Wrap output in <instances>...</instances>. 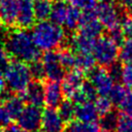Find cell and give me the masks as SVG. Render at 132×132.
<instances>
[{"mask_svg":"<svg viewBox=\"0 0 132 132\" xmlns=\"http://www.w3.org/2000/svg\"><path fill=\"white\" fill-rule=\"evenodd\" d=\"M9 57L30 64L40 58V51L35 45L32 34L28 29L16 28L10 30L4 40Z\"/></svg>","mask_w":132,"mask_h":132,"instance_id":"obj_1","label":"cell"},{"mask_svg":"<svg viewBox=\"0 0 132 132\" xmlns=\"http://www.w3.org/2000/svg\"><path fill=\"white\" fill-rule=\"evenodd\" d=\"M32 38L39 51H55L61 48L66 41V32L60 25L52 21H38L32 27Z\"/></svg>","mask_w":132,"mask_h":132,"instance_id":"obj_2","label":"cell"},{"mask_svg":"<svg viewBox=\"0 0 132 132\" xmlns=\"http://www.w3.org/2000/svg\"><path fill=\"white\" fill-rule=\"evenodd\" d=\"M5 86L10 93L21 95L32 81L29 65L19 60L9 61L4 67Z\"/></svg>","mask_w":132,"mask_h":132,"instance_id":"obj_3","label":"cell"},{"mask_svg":"<svg viewBox=\"0 0 132 132\" xmlns=\"http://www.w3.org/2000/svg\"><path fill=\"white\" fill-rule=\"evenodd\" d=\"M92 54L99 66L108 68L118 60L119 44L107 34H102L96 38Z\"/></svg>","mask_w":132,"mask_h":132,"instance_id":"obj_4","label":"cell"},{"mask_svg":"<svg viewBox=\"0 0 132 132\" xmlns=\"http://www.w3.org/2000/svg\"><path fill=\"white\" fill-rule=\"evenodd\" d=\"M94 12L107 31L120 26L121 18L114 0H101L98 2Z\"/></svg>","mask_w":132,"mask_h":132,"instance_id":"obj_5","label":"cell"},{"mask_svg":"<svg viewBox=\"0 0 132 132\" xmlns=\"http://www.w3.org/2000/svg\"><path fill=\"white\" fill-rule=\"evenodd\" d=\"M42 110L40 107L27 105L16 119L18 127L25 132H39L41 125Z\"/></svg>","mask_w":132,"mask_h":132,"instance_id":"obj_6","label":"cell"},{"mask_svg":"<svg viewBox=\"0 0 132 132\" xmlns=\"http://www.w3.org/2000/svg\"><path fill=\"white\" fill-rule=\"evenodd\" d=\"M89 80L95 87L99 96H108L112 86L114 85L107 68L95 66L89 73Z\"/></svg>","mask_w":132,"mask_h":132,"instance_id":"obj_7","label":"cell"},{"mask_svg":"<svg viewBox=\"0 0 132 132\" xmlns=\"http://www.w3.org/2000/svg\"><path fill=\"white\" fill-rule=\"evenodd\" d=\"M103 26L93 11H84L81 13L77 33L90 38H98L103 34Z\"/></svg>","mask_w":132,"mask_h":132,"instance_id":"obj_8","label":"cell"},{"mask_svg":"<svg viewBox=\"0 0 132 132\" xmlns=\"http://www.w3.org/2000/svg\"><path fill=\"white\" fill-rule=\"evenodd\" d=\"M41 62L44 67L45 77L48 80L61 81L64 78L66 74L65 68L61 65L57 52L55 51L45 52L41 57Z\"/></svg>","mask_w":132,"mask_h":132,"instance_id":"obj_9","label":"cell"},{"mask_svg":"<svg viewBox=\"0 0 132 132\" xmlns=\"http://www.w3.org/2000/svg\"><path fill=\"white\" fill-rule=\"evenodd\" d=\"M66 123L56 108L47 107L42 111L39 132H65Z\"/></svg>","mask_w":132,"mask_h":132,"instance_id":"obj_10","label":"cell"},{"mask_svg":"<svg viewBox=\"0 0 132 132\" xmlns=\"http://www.w3.org/2000/svg\"><path fill=\"white\" fill-rule=\"evenodd\" d=\"M28 105L41 107L44 104V88L40 80H33L20 95Z\"/></svg>","mask_w":132,"mask_h":132,"instance_id":"obj_11","label":"cell"},{"mask_svg":"<svg viewBox=\"0 0 132 132\" xmlns=\"http://www.w3.org/2000/svg\"><path fill=\"white\" fill-rule=\"evenodd\" d=\"M84 73L78 71L77 69H73L65 74L64 78L62 79V91L64 97L66 99H71L72 96L80 89L84 82Z\"/></svg>","mask_w":132,"mask_h":132,"instance_id":"obj_12","label":"cell"},{"mask_svg":"<svg viewBox=\"0 0 132 132\" xmlns=\"http://www.w3.org/2000/svg\"><path fill=\"white\" fill-rule=\"evenodd\" d=\"M33 2L31 0H19V11L15 24L19 28L30 29L35 24Z\"/></svg>","mask_w":132,"mask_h":132,"instance_id":"obj_13","label":"cell"},{"mask_svg":"<svg viewBox=\"0 0 132 132\" xmlns=\"http://www.w3.org/2000/svg\"><path fill=\"white\" fill-rule=\"evenodd\" d=\"M44 88V104L51 108H57L63 101V91L60 81L47 80L43 84Z\"/></svg>","mask_w":132,"mask_h":132,"instance_id":"obj_14","label":"cell"},{"mask_svg":"<svg viewBox=\"0 0 132 132\" xmlns=\"http://www.w3.org/2000/svg\"><path fill=\"white\" fill-rule=\"evenodd\" d=\"M19 11V0L0 1V20L6 26H13L16 22Z\"/></svg>","mask_w":132,"mask_h":132,"instance_id":"obj_15","label":"cell"},{"mask_svg":"<svg viewBox=\"0 0 132 132\" xmlns=\"http://www.w3.org/2000/svg\"><path fill=\"white\" fill-rule=\"evenodd\" d=\"M98 112L92 101H86L84 103L75 105V120L80 122H96L98 119Z\"/></svg>","mask_w":132,"mask_h":132,"instance_id":"obj_16","label":"cell"},{"mask_svg":"<svg viewBox=\"0 0 132 132\" xmlns=\"http://www.w3.org/2000/svg\"><path fill=\"white\" fill-rule=\"evenodd\" d=\"M95 38H90L85 35H81L79 33H76L72 36L70 40L71 48L76 54H85V53H91L93 52L94 44H95Z\"/></svg>","mask_w":132,"mask_h":132,"instance_id":"obj_17","label":"cell"},{"mask_svg":"<svg viewBox=\"0 0 132 132\" xmlns=\"http://www.w3.org/2000/svg\"><path fill=\"white\" fill-rule=\"evenodd\" d=\"M2 102L4 103L8 113L12 120H16L25 107V101L23 100V98L20 95H16V94L15 95L10 94Z\"/></svg>","mask_w":132,"mask_h":132,"instance_id":"obj_18","label":"cell"},{"mask_svg":"<svg viewBox=\"0 0 132 132\" xmlns=\"http://www.w3.org/2000/svg\"><path fill=\"white\" fill-rule=\"evenodd\" d=\"M96 66V60L91 53L85 54H76L75 55V63L74 69L82 72L84 74L89 73Z\"/></svg>","mask_w":132,"mask_h":132,"instance_id":"obj_19","label":"cell"},{"mask_svg":"<svg viewBox=\"0 0 132 132\" xmlns=\"http://www.w3.org/2000/svg\"><path fill=\"white\" fill-rule=\"evenodd\" d=\"M65 132H101L97 122L72 121L66 125Z\"/></svg>","mask_w":132,"mask_h":132,"instance_id":"obj_20","label":"cell"},{"mask_svg":"<svg viewBox=\"0 0 132 132\" xmlns=\"http://www.w3.org/2000/svg\"><path fill=\"white\" fill-rule=\"evenodd\" d=\"M53 8L52 0H34L33 10L37 21H45L50 18Z\"/></svg>","mask_w":132,"mask_h":132,"instance_id":"obj_21","label":"cell"},{"mask_svg":"<svg viewBox=\"0 0 132 132\" xmlns=\"http://www.w3.org/2000/svg\"><path fill=\"white\" fill-rule=\"evenodd\" d=\"M67 10H68V5L62 1H58L57 3L53 4L52 12L50 15L51 21L57 25L64 26L66 15H67Z\"/></svg>","mask_w":132,"mask_h":132,"instance_id":"obj_22","label":"cell"},{"mask_svg":"<svg viewBox=\"0 0 132 132\" xmlns=\"http://www.w3.org/2000/svg\"><path fill=\"white\" fill-rule=\"evenodd\" d=\"M118 118H119V112L113 110L100 117V121L98 124L101 132H114L118 124Z\"/></svg>","mask_w":132,"mask_h":132,"instance_id":"obj_23","label":"cell"},{"mask_svg":"<svg viewBox=\"0 0 132 132\" xmlns=\"http://www.w3.org/2000/svg\"><path fill=\"white\" fill-rule=\"evenodd\" d=\"M58 112L67 125L75 119V104L70 99L63 100L58 106Z\"/></svg>","mask_w":132,"mask_h":132,"instance_id":"obj_24","label":"cell"},{"mask_svg":"<svg viewBox=\"0 0 132 132\" xmlns=\"http://www.w3.org/2000/svg\"><path fill=\"white\" fill-rule=\"evenodd\" d=\"M80 16H81V12L78 8H76L73 5H68L67 15H66L65 23H64V26L66 27V29L69 31H73L77 29Z\"/></svg>","mask_w":132,"mask_h":132,"instance_id":"obj_25","label":"cell"},{"mask_svg":"<svg viewBox=\"0 0 132 132\" xmlns=\"http://www.w3.org/2000/svg\"><path fill=\"white\" fill-rule=\"evenodd\" d=\"M118 59L124 65H132V38L125 39L120 44Z\"/></svg>","mask_w":132,"mask_h":132,"instance_id":"obj_26","label":"cell"},{"mask_svg":"<svg viewBox=\"0 0 132 132\" xmlns=\"http://www.w3.org/2000/svg\"><path fill=\"white\" fill-rule=\"evenodd\" d=\"M57 54H58V58L61 65L65 69L74 68L75 55L71 48H59Z\"/></svg>","mask_w":132,"mask_h":132,"instance_id":"obj_27","label":"cell"},{"mask_svg":"<svg viewBox=\"0 0 132 132\" xmlns=\"http://www.w3.org/2000/svg\"><path fill=\"white\" fill-rule=\"evenodd\" d=\"M128 89L129 88H127L124 85H121L119 82H117V84H114L112 86V88H111V90H110V92L108 94V98L110 99V101L112 102L113 105L118 106L121 103V101L125 97Z\"/></svg>","mask_w":132,"mask_h":132,"instance_id":"obj_28","label":"cell"},{"mask_svg":"<svg viewBox=\"0 0 132 132\" xmlns=\"http://www.w3.org/2000/svg\"><path fill=\"white\" fill-rule=\"evenodd\" d=\"M94 105L99 117H102L112 110L113 104L107 96H99L94 100Z\"/></svg>","mask_w":132,"mask_h":132,"instance_id":"obj_29","label":"cell"},{"mask_svg":"<svg viewBox=\"0 0 132 132\" xmlns=\"http://www.w3.org/2000/svg\"><path fill=\"white\" fill-rule=\"evenodd\" d=\"M114 132H132V114L119 112L118 124Z\"/></svg>","mask_w":132,"mask_h":132,"instance_id":"obj_30","label":"cell"},{"mask_svg":"<svg viewBox=\"0 0 132 132\" xmlns=\"http://www.w3.org/2000/svg\"><path fill=\"white\" fill-rule=\"evenodd\" d=\"M29 68H30L32 78H34L35 80L41 81L45 77V71H44V67H43L41 60H36V61L30 63Z\"/></svg>","mask_w":132,"mask_h":132,"instance_id":"obj_31","label":"cell"},{"mask_svg":"<svg viewBox=\"0 0 132 132\" xmlns=\"http://www.w3.org/2000/svg\"><path fill=\"white\" fill-rule=\"evenodd\" d=\"M69 1L71 2V5L84 11H93L98 4V0H69Z\"/></svg>","mask_w":132,"mask_h":132,"instance_id":"obj_32","label":"cell"},{"mask_svg":"<svg viewBox=\"0 0 132 132\" xmlns=\"http://www.w3.org/2000/svg\"><path fill=\"white\" fill-rule=\"evenodd\" d=\"M117 107L119 108L120 112L132 114V91L130 90V88L128 89L125 97Z\"/></svg>","mask_w":132,"mask_h":132,"instance_id":"obj_33","label":"cell"},{"mask_svg":"<svg viewBox=\"0 0 132 132\" xmlns=\"http://www.w3.org/2000/svg\"><path fill=\"white\" fill-rule=\"evenodd\" d=\"M120 28L121 31L126 39L132 38V15H126L121 19L120 21Z\"/></svg>","mask_w":132,"mask_h":132,"instance_id":"obj_34","label":"cell"},{"mask_svg":"<svg viewBox=\"0 0 132 132\" xmlns=\"http://www.w3.org/2000/svg\"><path fill=\"white\" fill-rule=\"evenodd\" d=\"M121 80L127 88H132V65H124L121 72Z\"/></svg>","mask_w":132,"mask_h":132,"instance_id":"obj_35","label":"cell"},{"mask_svg":"<svg viewBox=\"0 0 132 132\" xmlns=\"http://www.w3.org/2000/svg\"><path fill=\"white\" fill-rule=\"evenodd\" d=\"M11 117L9 116L4 103L0 101V128H6L11 123Z\"/></svg>","mask_w":132,"mask_h":132,"instance_id":"obj_36","label":"cell"},{"mask_svg":"<svg viewBox=\"0 0 132 132\" xmlns=\"http://www.w3.org/2000/svg\"><path fill=\"white\" fill-rule=\"evenodd\" d=\"M9 55L6 51V47L2 41H0V67L4 69V67L9 62Z\"/></svg>","mask_w":132,"mask_h":132,"instance_id":"obj_37","label":"cell"},{"mask_svg":"<svg viewBox=\"0 0 132 132\" xmlns=\"http://www.w3.org/2000/svg\"><path fill=\"white\" fill-rule=\"evenodd\" d=\"M120 6L129 15H132V0H118Z\"/></svg>","mask_w":132,"mask_h":132,"instance_id":"obj_38","label":"cell"},{"mask_svg":"<svg viewBox=\"0 0 132 132\" xmlns=\"http://www.w3.org/2000/svg\"><path fill=\"white\" fill-rule=\"evenodd\" d=\"M5 79H4V70L0 67V92L5 89Z\"/></svg>","mask_w":132,"mask_h":132,"instance_id":"obj_39","label":"cell"},{"mask_svg":"<svg viewBox=\"0 0 132 132\" xmlns=\"http://www.w3.org/2000/svg\"><path fill=\"white\" fill-rule=\"evenodd\" d=\"M4 26H5V25H4V23H3V22H2L1 20H0V33H2V32H3Z\"/></svg>","mask_w":132,"mask_h":132,"instance_id":"obj_40","label":"cell"},{"mask_svg":"<svg viewBox=\"0 0 132 132\" xmlns=\"http://www.w3.org/2000/svg\"><path fill=\"white\" fill-rule=\"evenodd\" d=\"M0 1H1V0H0Z\"/></svg>","mask_w":132,"mask_h":132,"instance_id":"obj_41","label":"cell"}]
</instances>
